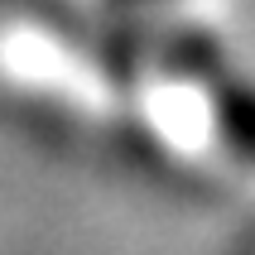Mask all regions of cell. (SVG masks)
I'll use <instances>...</instances> for the list:
<instances>
[{"label": "cell", "instance_id": "obj_1", "mask_svg": "<svg viewBox=\"0 0 255 255\" xmlns=\"http://www.w3.org/2000/svg\"><path fill=\"white\" fill-rule=\"evenodd\" d=\"M222 126H227L231 144L241 149V154L255 159V92L241 87V92H231L227 106H222Z\"/></svg>", "mask_w": 255, "mask_h": 255}]
</instances>
